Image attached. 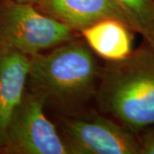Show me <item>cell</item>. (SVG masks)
<instances>
[{
  "instance_id": "cell-11",
  "label": "cell",
  "mask_w": 154,
  "mask_h": 154,
  "mask_svg": "<svg viewBox=\"0 0 154 154\" xmlns=\"http://www.w3.org/2000/svg\"><path fill=\"white\" fill-rule=\"evenodd\" d=\"M11 1L17 2V3H20V4H28V5H35L39 0H11Z\"/></svg>"
},
{
  "instance_id": "cell-3",
  "label": "cell",
  "mask_w": 154,
  "mask_h": 154,
  "mask_svg": "<svg viewBox=\"0 0 154 154\" xmlns=\"http://www.w3.org/2000/svg\"><path fill=\"white\" fill-rule=\"evenodd\" d=\"M81 34L33 5L0 0V45L28 55L53 48Z\"/></svg>"
},
{
  "instance_id": "cell-7",
  "label": "cell",
  "mask_w": 154,
  "mask_h": 154,
  "mask_svg": "<svg viewBox=\"0 0 154 154\" xmlns=\"http://www.w3.org/2000/svg\"><path fill=\"white\" fill-rule=\"evenodd\" d=\"M34 6L79 33L105 19L119 20L132 29L114 0H39Z\"/></svg>"
},
{
  "instance_id": "cell-8",
  "label": "cell",
  "mask_w": 154,
  "mask_h": 154,
  "mask_svg": "<svg viewBox=\"0 0 154 154\" xmlns=\"http://www.w3.org/2000/svg\"><path fill=\"white\" fill-rule=\"evenodd\" d=\"M134 33L128 26L116 19H105L80 32L94 54L105 62L125 59L133 52Z\"/></svg>"
},
{
  "instance_id": "cell-1",
  "label": "cell",
  "mask_w": 154,
  "mask_h": 154,
  "mask_svg": "<svg viewBox=\"0 0 154 154\" xmlns=\"http://www.w3.org/2000/svg\"><path fill=\"white\" fill-rule=\"evenodd\" d=\"M102 66L81 36L32 56L27 89L59 114L80 111L94 98Z\"/></svg>"
},
{
  "instance_id": "cell-5",
  "label": "cell",
  "mask_w": 154,
  "mask_h": 154,
  "mask_svg": "<svg viewBox=\"0 0 154 154\" xmlns=\"http://www.w3.org/2000/svg\"><path fill=\"white\" fill-rule=\"evenodd\" d=\"M45 109L44 99L26 89L9 122L0 154H70Z\"/></svg>"
},
{
  "instance_id": "cell-2",
  "label": "cell",
  "mask_w": 154,
  "mask_h": 154,
  "mask_svg": "<svg viewBox=\"0 0 154 154\" xmlns=\"http://www.w3.org/2000/svg\"><path fill=\"white\" fill-rule=\"evenodd\" d=\"M100 110L134 134L154 126V45L105 62L95 95Z\"/></svg>"
},
{
  "instance_id": "cell-9",
  "label": "cell",
  "mask_w": 154,
  "mask_h": 154,
  "mask_svg": "<svg viewBox=\"0 0 154 154\" xmlns=\"http://www.w3.org/2000/svg\"><path fill=\"white\" fill-rule=\"evenodd\" d=\"M128 18L134 33L154 45V0H114Z\"/></svg>"
},
{
  "instance_id": "cell-6",
  "label": "cell",
  "mask_w": 154,
  "mask_h": 154,
  "mask_svg": "<svg viewBox=\"0 0 154 154\" xmlns=\"http://www.w3.org/2000/svg\"><path fill=\"white\" fill-rule=\"evenodd\" d=\"M32 56L0 45V151L11 116L27 89Z\"/></svg>"
},
{
  "instance_id": "cell-10",
  "label": "cell",
  "mask_w": 154,
  "mask_h": 154,
  "mask_svg": "<svg viewBox=\"0 0 154 154\" xmlns=\"http://www.w3.org/2000/svg\"><path fill=\"white\" fill-rule=\"evenodd\" d=\"M141 154H154V126L137 134Z\"/></svg>"
},
{
  "instance_id": "cell-4",
  "label": "cell",
  "mask_w": 154,
  "mask_h": 154,
  "mask_svg": "<svg viewBox=\"0 0 154 154\" xmlns=\"http://www.w3.org/2000/svg\"><path fill=\"white\" fill-rule=\"evenodd\" d=\"M57 120L70 154H141L137 134L110 117L80 110Z\"/></svg>"
}]
</instances>
